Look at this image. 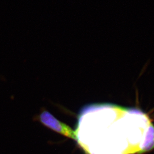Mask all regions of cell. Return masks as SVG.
I'll use <instances>...</instances> for the list:
<instances>
[{
	"label": "cell",
	"mask_w": 154,
	"mask_h": 154,
	"mask_svg": "<svg viewBox=\"0 0 154 154\" xmlns=\"http://www.w3.org/2000/svg\"><path fill=\"white\" fill-rule=\"evenodd\" d=\"M39 119L41 123L50 129L64 135V136L75 140V131L69 126L59 121L48 112L44 111L40 114Z\"/></svg>",
	"instance_id": "7a4b0ae2"
},
{
	"label": "cell",
	"mask_w": 154,
	"mask_h": 154,
	"mask_svg": "<svg viewBox=\"0 0 154 154\" xmlns=\"http://www.w3.org/2000/svg\"><path fill=\"white\" fill-rule=\"evenodd\" d=\"M146 129L145 116L138 110L93 105L84 107L80 112L75 140L86 154H108L116 136H129L133 135L129 133Z\"/></svg>",
	"instance_id": "6da1fadb"
}]
</instances>
